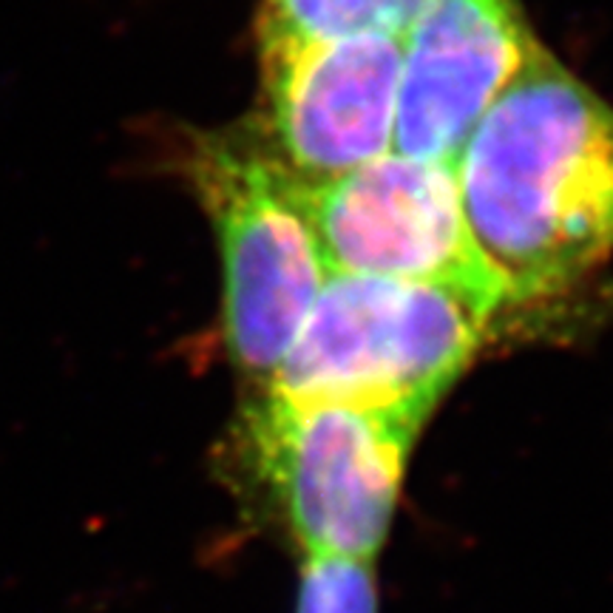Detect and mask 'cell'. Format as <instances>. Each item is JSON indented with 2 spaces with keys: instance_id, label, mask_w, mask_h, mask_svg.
<instances>
[{
  "instance_id": "cell-4",
  "label": "cell",
  "mask_w": 613,
  "mask_h": 613,
  "mask_svg": "<svg viewBox=\"0 0 613 613\" xmlns=\"http://www.w3.org/2000/svg\"><path fill=\"white\" fill-rule=\"evenodd\" d=\"M244 432L304 562L373 565L420 423L358 403L259 390Z\"/></svg>"
},
{
  "instance_id": "cell-9",
  "label": "cell",
  "mask_w": 613,
  "mask_h": 613,
  "mask_svg": "<svg viewBox=\"0 0 613 613\" xmlns=\"http://www.w3.org/2000/svg\"><path fill=\"white\" fill-rule=\"evenodd\" d=\"M296 613H378L373 565L304 562Z\"/></svg>"
},
{
  "instance_id": "cell-2",
  "label": "cell",
  "mask_w": 613,
  "mask_h": 613,
  "mask_svg": "<svg viewBox=\"0 0 613 613\" xmlns=\"http://www.w3.org/2000/svg\"><path fill=\"white\" fill-rule=\"evenodd\" d=\"M500 304L432 281L326 273L261 390L383 409L423 426L472 363Z\"/></svg>"
},
{
  "instance_id": "cell-1",
  "label": "cell",
  "mask_w": 613,
  "mask_h": 613,
  "mask_svg": "<svg viewBox=\"0 0 613 613\" xmlns=\"http://www.w3.org/2000/svg\"><path fill=\"white\" fill-rule=\"evenodd\" d=\"M463 216L505 301L577 293L613 256V108L534 43L455 159Z\"/></svg>"
},
{
  "instance_id": "cell-5",
  "label": "cell",
  "mask_w": 613,
  "mask_h": 613,
  "mask_svg": "<svg viewBox=\"0 0 613 613\" xmlns=\"http://www.w3.org/2000/svg\"><path fill=\"white\" fill-rule=\"evenodd\" d=\"M326 273L432 281L508 304L463 216L455 165L383 154L306 185Z\"/></svg>"
},
{
  "instance_id": "cell-7",
  "label": "cell",
  "mask_w": 613,
  "mask_h": 613,
  "mask_svg": "<svg viewBox=\"0 0 613 613\" xmlns=\"http://www.w3.org/2000/svg\"><path fill=\"white\" fill-rule=\"evenodd\" d=\"M534 43L517 0H429L403 32L395 154L455 165Z\"/></svg>"
},
{
  "instance_id": "cell-3",
  "label": "cell",
  "mask_w": 613,
  "mask_h": 613,
  "mask_svg": "<svg viewBox=\"0 0 613 613\" xmlns=\"http://www.w3.org/2000/svg\"><path fill=\"white\" fill-rule=\"evenodd\" d=\"M188 174L222 250L224 341L233 363L261 390L326 278L306 185L261 131L199 137Z\"/></svg>"
},
{
  "instance_id": "cell-8",
  "label": "cell",
  "mask_w": 613,
  "mask_h": 613,
  "mask_svg": "<svg viewBox=\"0 0 613 613\" xmlns=\"http://www.w3.org/2000/svg\"><path fill=\"white\" fill-rule=\"evenodd\" d=\"M429 0H261L259 40H333L401 34Z\"/></svg>"
},
{
  "instance_id": "cell-6",
  "label": "cell",
  "mask_w": 613,
  "mask_h": 613,
  "mask_svg": "<svg viewBox=\"0 0 613 613\" xmlns=\"http://www.w3.org/2000/svg\"><path fill=\"white\" fill-rule=\"evenodd\" d=\"M401 34L259 40L261 134L304 185L350 174L395 142Z\"/></svg>"
}]
</instances>
